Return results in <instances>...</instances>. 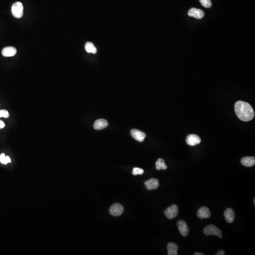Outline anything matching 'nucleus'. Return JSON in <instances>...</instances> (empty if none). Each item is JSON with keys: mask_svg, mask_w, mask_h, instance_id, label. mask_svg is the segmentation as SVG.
<instances>
[{"mask_svg": "<svg viewBox=\"0 0 255 255\" xmlns=\"http://www.w3.org/2000/svg\"><path fill=\"white\" fill-rule=\"evenodd\" d=\"M197 216L200 219L208 218L211 216L210 210L207 207H202L198 211Z\"/></svg>", "mask_w": 255, "mask_h": 255, "instance_id": "nucleus-11", "label": "nucleus"}, {"mask_svg": "<svg viewBox=\"0 0 255 255\" xmlns=\"http://www.w3.org/2000/svg\"><path fill=\"white\" fill-rule=\"evenodd\" d=\"M188 15L197 19H201L204 17V13L202 10L192 8L188 11Z\"/></svg>", "mask_w": 255, "mask_h": 255, "instance_id": "nucleus-9", "label": "nucleus"}, {"mask_svg": "<svg viewBox=\"0 0 255 255\" xmlns=\"http://www.w3.org/2000/svg\"><path fill=\"white\" fill-rule=\"evenodd\" d=\"M215 255H225V252H224V251L223 250H220L219 251L217 252V253H216V254H215Z\"/></svg>", "mask_w": 255, "mask_h": 255, "instance_id": "nucleus-23", "label": "nucleus"}, {"mask_svg": "<svg viewBox=\"0 0 255 255\" xmlns=\"http://www.w3.org/2000/svg\"><path fill=\"white\" fill-rule=\"evenodd\" d=\"M0 162L2 164L6 165L8 163H11V158H10L9 156H6L5 154H1L0 155Z\"/></svg>", "mask_w": 255, "mask_h": 255, "instance_id": "nucleus-19", "label": "nucleus"}, {"mask_svg": "<svg viewBox=\"0 0 255 255\" xmlns=\"http://www.w3.org/2000/svg\"><path fill=\"white\" fill-rule=\"evenodd\" d=\"M254 204H255V199H254Z\"/></svg>", "mask_w": 255, "mask_h": 255, "instance_id": "nucleus-26", "label": "nucleus"}, {"mask_svg": "<svg viewBox=\"0 0 255 255\" xmlns=\"http://www.w3.org/2000/svg\"><path fill=\"white\" fill-rule=\"evenodd\" d=\"M202 5L206 8H210L212 6L211 0H199Z\"/></svg>", "mask_w": 255, "mask_h": 255, "instance_id": "nucleus-20", "label": "nucleus"}, {"mask_svg": "<svg viewBox=\"0 0 255 255\" xmlns=\"http://www.w3.org/2000/svg\"><path fill=\"white\" fill-rule=\"evenodd\" d=\"M167 250L168 255H178V246L175 243L170 242L167 245Z\"/></svg>", "mask_w": 255, "mask_h": 255, "instance_id": "nucleus-16", "label": "nucleus"}, {"mask_svg": "<svg viewBox=\"0 0 255 255\" xmlns=\"http://www.w3.org/2000/svg\"><path fill=\"white\" fill-rule=\"evenodd\" d=\"M85 50L88 53L96 54L97 52V49L96 48L95 45L91 42H87L85 44Z\"/></svg>", "mask_w": 255, "mask_h": 255, "instance_id": "nucleus-17", "label": "nucleus"}, {"mask_svg": "<svg viewBox=\"0 0 255 255\" xmlns=\"http://www.w3.org/2000/svg\"><path fill=\"white\" fill-rule=\"evenodd\" d=\"M177 225L181 235L184 237L187 236L190 231L187 223L183 220H180L178 222Z\"/></svg>", "mask_w": 255, "mask_h": 255, "instance_id": "nucleus-8", "label": "nucleus"}, {"mask_svg": "<svg viewBox=\"0 0 255 255\" xmlns=\"http://www.w3.org/2000/svg\"><path fill=\"white\" fill-rule=\"evenodd\" d=\"M144 170L141 168L135 167L134 168L133 170L132 175H142L144 173Z\"/></svg>", "mask_w": 255, "mask_h": 255, "instance_id": "nucleus-21", "label": "nucleus"}, {"mask_svg": "<svg viewBox=\"0 0 255 255\" xmlns=\"http://www.w3.org/2000/svg\"><path fill=\"white\" fill-rule=\"evenodd\" d=\"M195 255H204L203 253H200V252H196L194 254Z\"/></svg>", "mask_w": 255, "mask_h": 255, "instance_id": "nucleus-25", "label": "nucleus"}, {"mask_svg": "<svg viewBox=\"0 0 255 255\" xmlns=\"http://www.w3.org/2000/svg\"><path fill=\"white\" fill-rule=\"evenodd\" d=\"M10 116L9 112L6 110H0V118H7Z\"/></svg>", "mask_w": 255, "mask_h": 255, "instance_id": "nucleus-22", "label": "nucleus"}, {"mask_svg": "<svg viewBox=\"0 0 255 255\" xmlns=\"http://www.w3.org/2000/svg\"><path fill=\"white\" fill-rule=\"evenodd\" d=\"M204 233L206 235H215L219 238L223 237L222 231L214 225H208L205 227L204 229Z\"/></svg>", "mask_w": 255, "mask_h": 255, "instance_id": "nucleus-2", "label": "nucleus"}, {"mask_svg": "<svg viewBox=\"0 0 255 255\" xmlns=\"http://www.w3.org/2000/svg\"><path fill=\"white\" fill-rule=\"evenodd\" d=\"M145 185L147 190H149V191L156 190L159 186V182L157 179L152 178L146 181L145 182Z\"/></svg>", "mask_w": 255, "mask_h": 255, "instance_id": "nucleus-10", "label": "nucleus"}, {"mask_svg": "<svg viewBox=\"0 0 255 255\" xmlns=\"http://www.w3.org/2000/svg\"><path fill=\"white\" fill-rule=\"evenodd\" d=\"M224 217H225V220L227 223H233L234 220L235 219V213L234 210L232 208H227L225 210L224 213Z\"/></svg>", "mask_w": 255, "mask_h": 255, "instance_id": "nucleus-12", "label": "nucleus"}, {"mask_svg": "<svg viewBox=\"0 0 255 255\" xmlns=\"http://www.w3.org/2000/svg\"><path fill=\"white\" fill-rule=\"evenodd\" d=\"M241 163L242 165L246 167H252L255 164V157L253 156L243 157L241 159Z\"/></svg>", "mask_w": 255, "mask_h": 255, "instance_id": "nucleus-15", "label": "nucleus"}, {"mask_svg": "<svg viewBox=\"0 0 255 255\" xmlns=\"http://www.w3.org/2000/svg\"><path fill=\"white\" fill-rule=\"evenodd\" d=\"M131 136L139 142H142L144 140L146 135L142 131L136 129H133L130 131Z\"/></svg>", "mask_w": 255, "mask_h": 255, "instance_id": "nucleus-7", "label": "nucleus"}, {"mask_svg": "<svg viewBox=\"0 0 255 255\" xmlns=\"http://www.w3.org/2000/svg\"><path fill=\"white\" fill-rule=\"evenodd\" d=\"M5 127V123L0 120V129H3Z\"/></svg>", "mask_w": 255, "mask_h": 255, "instance_id": "nucleus-24", "label": "nucleus"}, {"mask_svg": "<svg viewBox=\"0 0 255 255\" xmlns=\"http://www.w3.org/2000/svg\"><path fill=\"white\" fill-rule=\"evenodd\" d=\"M156 169L157 170H166L167 169V166L165 163V161L162 158H159L158 160L156 162Z\"/></svg>", "mask_w": 255, "mask_h": 255, "instance_id": "nucleus-18", "label": "nucleus"}, {"mask_svg": "<svg viewBox=\"0 0 255 255\" xmlns=\"http://www.w3.org/2000/svg\"><path fill=\"white\" fill-rule=\"evenodd\" d=\"M108 125L107 121L105 119H98L95 121L94 128L96 130H101L106 128Z\"/></svg>", "mask_w": 255, "mask_h": 255, "instance_id": "nucleus-14", "label": "nucleus"}, {"mask_svg": "<svg viewBox=\"0 0 255 255\" xmlns=\"http://www.w3.org/2000/svg\"><path fill=\"white\" fill-rule=\"evenodd\" d=\"M234 109L237 117L241 121L249 122L254 118V110L248 103L238 101L235 104Z\"/></svg>", "mask_w": 255, "mask_h": 255, "instance_id": "nucleus-1", "label": "nucleus"}, {"mask_svg": "<svg viewBox=\"0 0 255 255\" xmlns=\"http://www.w3.org/2000/svg\"><path fill=\"white\" fill-rule=\"evenodd\" d=\"M124 211V208L122 204L118 203L113 204L110 208L109 212L111 215L114 216H119L122 215Z\"/></svg>", "mask_w": 255, "mask_h": 255, "instance_id": "nucleus-5", "label": "nucleus"}, {"mask_svg": "<svg viewBox=\"0 0 255 255\" xmlns=\"http://www.w3.org/2000/svg\"><path fill=\"white\" fill-rule=\"evenodd\" d=\"M186 141L188 145L191 146H195L200 144L201 140L198 135L191 134L187 136L186 139Z\"/></svg>", "mask_w": 255, "mask_h": 255, "instance_id": "nucleus-6", "label": "nucleus"}, {"mask_svg": "<svg viewBox=\"0 0 255 255\" xmlns=\"http://www.w3.org/2000/svg\"><path fill=\"white\" fill-rule=\"evenodd\" d=\"M2 55L5 57H12L16 54L17 49L14 47L8 46L4 48L2 51Z\"/></svg>", "mask_w": 255, "mask_h": 255, "instance_id": "nucleus-13", "label": "nucleus"}, {"mask_svg": "<svg viewBox=\"0 0 255 255\" xmlns=\"http://www.w3.org/2000/svg\"><path fill=\"white\" fill-rule=\"evenodd\" d=\"M12 15L16 18H21L23 15V5L21 2H15L11 7Z\"/></svg>", "mask_w": 255, "mask_h": 255, "instance_id": "nucleus-3", "label": "nucleus"}, {"mask_svg": "<svg viewBox=\"0 0 255 255\" xmlns=\"http://www.w3.org/2000/svg\"><path fill=\"white\" fill-rule=\"evenodd\" d=\"M178 207L176 204H173L167 208L165 211V214L167 218L172 219L176 217L178 214Z\"/></svg>", "mask_w": 255, "mask_h": 255, "instance_id": "nucleus-4", "label": "nucleus"}]
</instances>
